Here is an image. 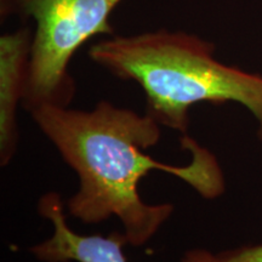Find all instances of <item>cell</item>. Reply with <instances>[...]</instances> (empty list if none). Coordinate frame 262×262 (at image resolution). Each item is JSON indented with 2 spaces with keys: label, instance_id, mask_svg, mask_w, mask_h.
Returning a JSON list of instances; mask_svg holds the SVG:
<instances>
[{
  "label": "cell",
  "instance_id": "obj_2",
  "mask_svg": "<svg viewBox=\"0 0 262 262\" xmlns=\"http://www.w3.org/2000/svg\"><path fill=\"white\" fill-rule=\"evenodd\" d=\"M214 52L198 35L162 28L106 37L89 49V57L114 77L139 84L146 113L162 126L187 135L194 104L235 102L253 114L262 141V75L222 63Z\"/></svg>",
  "mask_w": 262,
  "mask_h": 262
},
{
  "label": "cell",
  "instance_id": "obj_5",
  "mask_svg": "<svg viewBox=\"0 0 262 262\" xmlns=\"http://www.w3.org/2000/svg\"><path fill=\"white\" fill-rule=\"evenodd\" d=\"M33 29L29 26L0 37V165L6 166L17 150L18 106L27 85Z\"/></svg>",
  "mask_w": 262,
  "mask_h": 262
},
{
  "label": "cell",
  "instance_id": "obj_6",
  "mask_svg": "<svg viewBox=\"0 0 262 262\" xmlns=\"http://www.w3.org/2000/svg\"><path fill=\"white\" fill-rule=\"evenodd\" d=\"M182 262H262V244L243 245L217 254L195 249L183 255Z\"/></svg>",
  "mask_w": 262,
  "mask_h": 262
},
{
  "label": "cell",
  "instance_id": "obj_1",
  "mask_svg": "<svg viewBox=\"0 0 262 262\" xmlns=\"http://www.w3.org/2000/svg\"><path fill=\"white\" fill-rule=\"evenodd\" d=\"M33 122L79 179V187L66 204L68 216L84 224L117 217L127 243L142 247L173 212L170 203L148 204L139 187L152 171L171 173L205 199L225 192V176L215 155L183 135L186 165L158 162L146 153L162 137V125L148 113L101 100L93 110L45 104L31 111Z\"/></svg>",
  "mask_w": 262,
  "mask_h": 262
},
{
  "label": "cell",
  "instance_id": "obj_4",
  "mask_svg": "<svg viewBox=\"0 0 262 262\" xmlns=\"http://www.w3.org/2000/svg\"><path fill=\"white\" fill-rule=\"evenodd\" d=\"M38 212L51 224L52 233L40 243L29 247V253L40 262H127L123 232L80 234L70 227L63 202L56 192L39 199Z\"/></svg>",
  "mask_w": 262,
  "mask_h": 262
},
{
  "label": "cell",
  "instance_id": "obj_3",
  "mask_svg": "<svg viewBox=\"0 0 262 262\" xmlns=\"http://www.w3.org/2000/svg\"><path fill=\"white\" fill-rule=\"evenodd\" d=\"M123 0H0V17L34 22L22 107H70L75 83L72 58L95 37L114 35L111 16Z\"/></svg>",
  "mask_w": 262,
  "mask_h": 262
}]
</instances>
